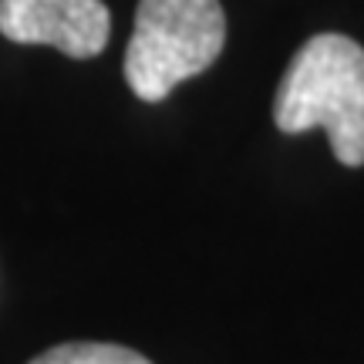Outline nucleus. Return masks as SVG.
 Returning a JSON list of instances; mask_svg holds the SVG:
<instances>
[{
    "mask_svg": "<svg viewBox=\"0 0 364 364\" xmlns=\"http://www.w3.org/2000/svg\"><path fill=\"white\" fill-rule=\"evenodd\" d=\"M0 34L17 44H51L68 58H95L112 38L102 0H0Z\"/></svg>",
    "mask_w": 364,
    "mask_h": 364,
    "instance_id": "obj_3",
    "label": "nucleus"
},
{
    "mask_svg": "<svg viewBox=\"0 0 364 364\" xmlns=\"http://www.w3.org/2000/svg\"><path fill=\"white\" fill-rule=\"evenodd\" d=\"M31 364H152L139 351L118 348V344H95V341H75L58 344L51 351L38 354Z\"/></svg>",
    "mask_w": 364,
    "mask_h": 364,
    "instance_id": "obj_4",
    "label": "nucleus"
},
{
    "mask_svg": "<svg viewBox=\"0 0 364 364\" xmlns=\"http://www.w3.org/2000/svg\"><path fill=\"white\" fill-rule=\"evenodd\" d=\"M273 122L287 135L324 129L341 166H364V48L344 34H317L284 71Z\"/></svg>",
    "mask_w": 364,
    "mask_h": 364,
    "instance_id": "obj_1",
    "label": "nucleus"
},
{
    "mask_svg": "<svg viewBox=\"0 0 364 364\" xmlns=\"http://www.w3.org/2000/svg\"><path fill=\"white\" fill-rule=\"evenodd\" d=\"M226 44L220 0H139L125 51V81L135 98L162 102L176 85L203 75Z\"/></svg>",
    "mask_w": 364,
    "mask_h": 364,
    "instance_id": "obj_2",
    "label": "nucleus"
}]
</instances>
